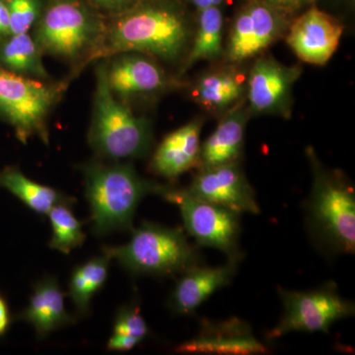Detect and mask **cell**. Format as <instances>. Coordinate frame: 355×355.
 <instances>
[{"instance_id": "obj_28", "label": "cell", "mask_w": 355, "mask_h": 355, "mask_svg": "<svg viewBox=\"0 0 355 355\" xmlns=\"http://www.w3.org/2000/svg\"><path fill=\"white\" fill-rule=\"evenodd\" d=\"M10 33V19L6 3L0 0V39L6 38Z\"/></svg>"}, {"instance_id": "obj_30", "label": "cell", "mask_w": 355, "mask_h": 355, "mask_svg": "<svg viewBox=\"0 0 355 355\" xmlns=\"http://www.w3.org/2000/svg\"><path fill=\"white\" fill-rule=\"evenodd\" d=\"M9 323H10V317H9L8 307L3 298L0 297V336L6 333Z\"/></svg>"}, {"instance_id": "obj_22", "label": "cell", "mask_w": 355, "mask_h": 355, "mask_svg": "<svg viewBox=\"0 0 355 355\" xmlns=\"http://www.w3.org/2000/svg\"><path fill=\"white\" fill-rule=\"evenodd\" d=\"M110 260L106 254L95 257L77 266L72 272L69 293L78 314L85 315L88 312L93 296L104 286L108 277Z\"/></svg>"}, {"instance_id": "obj_16", "label": "cell", "mask_w": 355, "mask_h": 355, "mask_svg": "<svg viewBox=\"0 0 355 355\" xmlns=\"http://www.w3.org/2000/svg\"><path fill=\"white\" fill-rule=\"evenodd\" d=\"M107 80L114 95L146 94L164 87L163 70L148 58L123 53L106 64Z\"/></svg>"}, {"instance_id": "obj_2", "label": "cell", "mask_w": 355, "mask_h": 355, "mask_svg": "<svg viewBox=\"0 0 355 355\" xmlns=\"http://www.w3.org/2000/svg\"><path fill=\"white\" fill-rule=\"evenodd\" d=\"M83 172L98 236L132 230L133 216L142 198L149 193L158 195L163 186L144 180L130 164L94 163L84 167Z\"/></svg>"}, {"instance_id": "obj_21", "label": "cell", "mask_w": 355, "mask_h": 355, "mask_svg": "<svg viewBox=\"0 0 355 355\" xmlns=\"http://www.w3.org/2000/svg\"><path fill=\"white\" fill-rule=\"evenodd\" d=\"M0 64L9 71L32 78L48 79L42 62V51L27 33L11 35L0 46Z\"/></svg>"}, {"instance_id": "obj_31", "label": "cell", "mask_w": 355, "mask_h": 355, "mask_svg": "<svg viewBox=\"0 0 355 355\" xmlns=\"http://www.w3.org/2000/svg\"><path fill=\"white\" fill-rule=\"evenodd\" d=\"M191 1L200 10H203V9L209 8V7H218L222 0H191Z\"/></svg>"}, {"instance_id": "obj_12", "label": "cell", "mask_w": 355, "mask_h": 355, "mask_svg": "<svg viewBox=\"0 0 355 355\" xmlns=\"http://www.w3.org/2000/svg\"><path fill=\"white\" fill-rule=\"evenodd\" d=\"M343 32L336 18L312 8L291 25L287 44L303 62L324 65L336 53Z\"/></svg>"}, {"instance_id": "obj_13", "label": "cell", "mask_w": 355, "mask_h": 355, "mask_svg": "<svg viewBox=\"0 0 355 355\" xmlns=\"http://www.w3.org/2000/svg\"><path fill=\"white\" fill-rule=\"evenodd\" d=\"M284 29L282 18L270 4L254 2L236 17L230 33L228 58L243 62L275 42Z\"/></svg>"}, {"instance_id": "obj_7", "label": "cell", "mask_w": 355, "mask_h": 355, "mask_svg": "<svg viewBox=\"0 0 355 355\" xmlns=\"http://www.w3.org/2000/svg\"><path fill=\"white\" fill-rule=\"evenodd\" d=\"M158 195L179 207L184 228L198 245L219 250L228 257V260H241V214L195 197L187 189L162 186Z\"/></svg>"}, {"instance_id": "obj_5", "label": "cell", "mask_w": 355, "mask_h": 355, "mask_svg": "<svg viewBox=\"0 0 355 355\" xmlns=\"http://www.w3.org/2000/svg\"><path fill=\"white\" fill-rule=\"evenodd\" d=\"M103 253L116 259L135 275H168L197 265L198 253L181 228L144 222L132 231L127 244L105 247Z\"/></svg>"}, {"instance_id": "obj_8", "label": "cell", "mask_w": 355, "mask_h": 355, "mask_svg": "<svg viewBox=\"0 0 355 355\" xmlns=\"http://www.w3.org/2000/svg\"><path fill=\"white\" fill-rule=\"evenodd\" d=\"M284 314L279 324L268 334L275 340L293 331L329 333L336 322L354 316V304L343 298L333 282L308 291L279 288Z\"/></svg>"}, {"instance_id": "obj_17", "label": "cell", "mask_w": 355, "mask_h": 355, "mask_svg": "<svg viewBox=\"0 0 355 355\" xmlns=\"http://www.w3.org/2000/svg\"><path fill=\"white\" fill-rule=\"evenodd\" d=\"M200 121H193L170 133L158 146L151 167L156 174L176 178L200 162Z\"/></svg>"}, {"instance_id": "obj_9", "label": "cell", "mask_w": 355, "mask_h": 355, "mask_svg": "<svg viewBox=\"0 0 355 355\" xmlns=\"http://www.w3.org/2000/svg\"><path fill=\"white\" fill-rule=\"evenodd\" d=\"M58 99V88L0 69V114L23 142L38 135L46 142V119Z\"/></svg>"}, {"instance_id": "obj_11", "label": "cell", "mask_w": 355, "mask_h": 355, "mask_svg": "<svg viewBox=\"0 0 355 355\" xmlns=\"http://www.w3.org/2000/svg\"><path fill=\"white\" fill-rule=\"evenodd\" d=\"M179 354L260 355L270 349L254 336L251 326L239 318L203 320L198 335L177 347Z\"/></svg>"}, {"instance_id": "obj_1", "label": "cell", "mask_w": 355, "mask_h": 355, "mask_svg": "<svg viewBox=\"0 0 355 355\" xmlns=\"http://www.w3.org/2000/svg\"><path fill=\"white\" fill-rule=\"evenodd\" d=\"M190 31L183 16L164 6H144L119 18L105 31L93 58L141 53L175 60L183 53Z\"/></svg>"}, {"instance_id": "obj_25", "label": "cell", "mask_w": 355, "mask_h": 355, "mask_svg": "<svg viewBox=\"0 0 355 355\" xmlns=\"http://www.w3.org/2000/svg\"><path fill=\"white\" fill-rule=\"evenodd\" d=\"M70 205L60 203L48 214L53 228L50 247L64 254L81 246L85 240L83 224L70 209Z\"/></svg>"}, {"instance_id": "obj_10", "label": "cell", "mask_w": 355, "mask_h": 355, "mask_svg": "<svg viewBox=\"0 0 355 355\" xmlns=\"http://www.w3.org/2000/svg\"><path fill=\"white\" fill-rule=\"evenodd\" d=\"M187 191L237 214H259L261 211L254 189L236 162L202 168Z\"/></svg>"}, {"instance_id": "obj_4", "label": "cell", "mask_w": 355, "mask_h": 355, "mask_svg": "<svg viewBox=\"0 0 355 355\" xmlns=\"http://www.w3.org/2000/svg\"><path fill=\"white\" fill-rule=\"evenodd\" d=\"M93 113L89 141L96 153L107 158L123 159L140 157L148 151V123L114 97L107 80L106 64L98 67Z\"/></svg>"}, {"instance_id": "obj_27", "label": "cell", "mask_w": 355, "mask_h": 355, "mask_svg": "<svg viewBox=\"0 0 355 355\" xmlns=\"http://www.w3.org/2000/svg\"><path fill=\"white\" fill-rule=\"evenodd\" d=\"M11 35L24 34L38 19L39 0H7Z\"/></svg>"}, {"instance_id": "obj_20", "label": "cell", "mask_w": 355, "mask_h": 355, "mask_svg": "<svg viewBox=\"0 0 355 355\" xmlns=\"http://www.w3.org/2000/svg\"><path fill=\"white\" fill-rule=\"evenodd\" d=\"M0 187L10 191L29 209L39 214H49L60 203H72L71 198L55 189L36 183L16 168L0 173Z\"/></svg>"}, {"instance_id": "obj_15", "label": "cell", "mask_w": 355, "mask_h": 355, "mask_svg": "<svg viewBox=\"0 0 355 355\" xmlns=\"http://www.w3.org/2000/svg\"><path fill=\"white\" fill-rule=\"evenodd\" d=\"M300 71L273 58H261L254 64L248 80V95L257 113H275L288 101L292 84Z\"/></svg>"}, {"instance_id": "obj_32", "label": "cell", "mask_w": 355, "mask_h": 355, "mask_svg": "<svg viewBox=\"0 0 355 355\" xmlns=\"http://www.w3.org/2000/svg\"><path fill=\"white\" fill-rule=\"evenodd\" d=\"M103 4H108V6H114V4L120 3L123 0H96Z\"/></svg>"}, {"instance_id": "obj_6", "label": "cell", "mask_w": 355, "mask_h": 355, "mask_svg": "<svg viewBox=\"0 0 355 355\" xmlns=\"http://www.w3.org/2000/svg\"><path fill=\"white\" fill-rule=\"evenodd\" d=\"M105 31L99 20L76 0H55L46 8L35 32L42 53L73 62L101 44Z\"/></svg>"}, {"instance_id": "obj_14", "label": "cell", "mask_w": 355, "mask_h": 355, "mask_svg": "<svg viewBox=\"0 0 355 355\" xmlns=\"http://www.w3.org/2000/svg\"><path fill=\"white\" fill-rule=\"evenodd\" d=\"M241 260H228L220 266L193 265L184 270L177 282L169 306L177 315H191L219 289L227 286L237 272Z\"/></svg>"}, {"instance_id": "obj_24", "label": "cell", "mask_w": 355, "mask_h": 355, "mask_svg": "<svg viewBox=\"0 0 355 355\" xmlns=\"http://www.w3.org/2000/svg\"><path fill=\"white\" fill-rule=\"evenodd\" d=\"M200 11L195 43L187 62L189 67L198 60L217 57L222 51L223 18L220 10L218 7H209Z\"/></svg>"}, {"instance_id": "obj_18", "label": "cell", "mask_w": 355, "mask_h": 355, "mask_svg": "<svg viewBox=\"0 0 355 355\" xmlns=\"http://www.w3.org/2000/svg\"><path fill=\"white\" fill-rule=\"evenodd\" d=\"M20 318L34 327L39 338H44L62 326L72 323L64 305V294L57 279H43L36 284L29 305Z\"/></svg>"}, {"instance_id": "obj_3", "label": "cell", "mask_w": 355, "mask_h": 355, "mask_svg": "<svg viewBox=\"0 0 355 355\" xmlns=\"http://www.w3.org/2000/svg\"><path fill=\"white\" fill-rule=\"evenodd\" d=\"M314 182L306 202V221L313 241L326 253L354 254L355 193L336 173L324 170L315 159Z\"/></svg>"}, {"instance_id": "obj_26", "label": "cell", "mask_w": 355, "mask_h": 355, "mask_svg": "<svg viewBox=\"0 0 355 355\" xmlns=\"http://www.w3.org/2000/svg\"><path fill=\"white\" fill-rule=\"evenodd\" d=\"M148 326L137 306H125L116 314L108 349L128 352L146 338Z\"/></svg>"}, {"instance_id": "obj_23", "label": "cell", "mask_w": 355, "mask_h": 355, "mask_svg": "<svg viewBox=\"0 0 355 355\" xmlns=\"http://www.w3.org/2000/svg\"><path fill=\"white\" fill-rule=\"evenodd\" d=\"M244 92L242 78L232 71H217L200 79L196 87L198 101L207 108H227Z\"/></svg>"}, {"instance_id": "obj_29", "label": "cell", "mask_w": 355, "mask_h": 355, "mask_svg": "<svg viewBox=\"0 0 355 355\" xmlns=\"http://www.w3.org/2000/svg\"><path fill=\"white\" fill-rule=\"evenodd\" d=\"M270 6L280 8H298V7L310 3L313 0H266Z\"/></svg>"}, {"instance_id": "obj_19", "label": "cell", "mask_w": 355, "mask_h": 355, "mask_svg": "<svg viewBox=\"0 0 355 355\" xmlns=\"http://www.w3.org/2000/svg\"><path fill=\"white\" fill-rule=\"evenodd\" d=\"M239 111L229 114L219 123L214 132L200 146L202 168L235 162L241 153L244 142L246 114Z\"/></svg>"}]
</instances>
